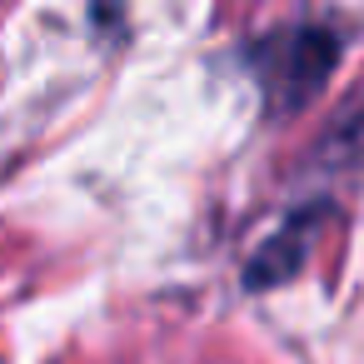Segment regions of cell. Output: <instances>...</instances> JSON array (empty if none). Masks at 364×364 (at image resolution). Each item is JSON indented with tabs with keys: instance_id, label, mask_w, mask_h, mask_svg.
<instances>
[{
	"instance_id": "6da1fadb",
	"label": "cell",
	"mask_w": 364,
	"mask_h": 364,
	"mask_svg": "<svg viewBox=\"0 0 364 364\" xmlns=\"http://www.w3.org/2000/svg\"><path fill=\"white\" fill-rule=\"evenodd\" d=\"M250 60L259 70V85L269 95V105L274 110H299L329 80V70L339 60V41L324 26H284V31H269L250 50Z\"/></svg>"
},
{
	"instance_id": "7a4b0ae2",
	"label": "cell",
	"mask_w": 364,
	"mask_h": 364,
	"mask_svg": "<svg viewBox=\"0 0 364 364\" xmlns=\"http://www.w3.org/2000/svg\"><path fill=\"white\" fill-rule=\"evenodd\" d=\"M299 259H304V240H299V235H274V240L250 259V284H255V289H264V284L284 279Z\"/></svg>"
}]
</instances>
